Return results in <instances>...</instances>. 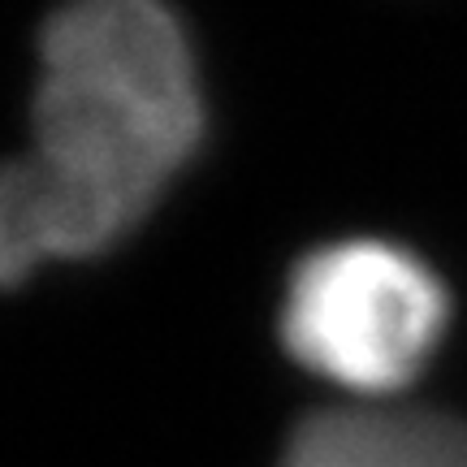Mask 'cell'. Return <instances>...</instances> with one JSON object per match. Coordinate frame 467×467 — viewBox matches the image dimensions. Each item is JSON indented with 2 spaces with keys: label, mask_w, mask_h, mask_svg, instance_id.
Here are the masks:
<instances>
[{
  "label": "cell",
  "mask_w": 467,
  "mask_h": 467,
  "mask_svg": "<svg viewBox=\"0 0 467 467\" xmlns=\"http://www.w3.org/2000/svg\"><path fill=\"white\" fill-rule=\"evenodd\" d=\"M31 126V151L0 165V290L121 243L200 148V74L173 9L66 0L39 31Z\"/></svg>",
  "instance_id": "obj_1"
},
{
  "label": "cell",
  "mask_w": 467,
  "mask_h": 467,
  "mask_svg": "<svg viewBox=\"0 0 467 467\" xmlns=\"http://www.w3.org/2000/svg\"><path fill=\"white\" fill-rule=\"evenodd\" d=\"M282 467H467V424L437 411L342 407L307 420Z\"/></svg>",
  "instance_id": "obj_3"
},
{
  "label": "cell",
  "mask_w": 467,
  "mask_h": 467,
  "mask_svg": "<svg viewBox=\"0 0 467 467\" xmlns=\"http://www.w3.org/2000/svg\"><path fill=\"white\" fill-rule=\"evenodd\" d=\"M451 303L411 251L350 238L312 251L282 299V342L307 372L359 399L416 381L446 334Z\"/></svg>",
  "instance_id": "obj_2"
}]
</instances>
